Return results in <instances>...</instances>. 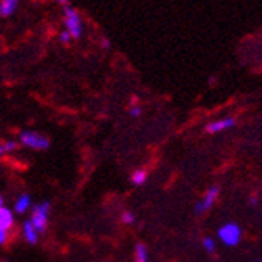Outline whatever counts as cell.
Here are the masks:
<instances>
[{"label":"cell","mask_w":262,"mask_h":262,"mask_svg":"<svg viewBox=\"0 0 262 262\" xmlns=\"http://www.w3.org/2000/svg\"><path fill=\"white\" fill-rule=\"evenodd\" d=\"M217 195H219V187L217 186H211L208 190H206V193H205V196L200 200V202H196L195 203V213L196 214H203V213H206L209 208H211L213 205H214V202H216V199H217Z\"/></svg>","instance_id":"obj_5"},{"label":"cell","mask_w":262,"mask_h":262,"mask_svg":"<svg viewBox=\"0 0 262 262\" xmlns=\"http://www.w3.org/2000/svg\"><path fill=\"white\" fill-rule=\"evenodd\" d=\"M13 227H15V213H13V209L7 206L0 208V229L10 232Z\"/></svg>","instance_id":"obj_6"},{"label":"cell","mask_w":262,"mask_h":262,"mask_svg":"<svg viewBox=\"0 0 262 262\" xmlns=\"http://www.w3.org/2000/svg\"><path fill=\"white\" fill-rule=\"evenodd\" d=\"M62 13H64V26H66L64 31L72 37V40H78L83 35V19L80 11L75 7L66 4L62 7Z\"/></svg>","instance_id":"obj_1"},{"label":"cell","mask_w":262,"mask_h":262,"mask_svg":"<svg viewBox=\"0 0 262 262\" xmlns=\"http://www.w3.org/2000/svg\"><path fill=\"white\" fill-rule=\"evenodd\" d=\"M235 125V120L232 117H226V119H219V120H214L211 123L206 125V131L208 133H219V131H224V129H229Z\"/></svg>","instance_id":"obj_7"},{"label":"cell","mask_w":262,"mask_h":262,"mask_svg":"<svg viewBox=\"0 0 262 262\" xmlns=\"http://www.w3.org/2000/svg\"><path fill=\"white\" fill-rule=\"evenodd\" d=\"M50 211H51V203L50 202H40L31 209V224L35 227L38 233H43L48 227L50 221Z\"/></svg>","instance_id":"obj_3"},{"label":"cell","mask_w":262,"mask_h":262,"mask_svg":"<svg viewBox=\"0 0 262 262\" xmlns=\"http://www.w3.org/2000/svg\"><path fill=\"white\" fill-rule=\"evenodd\" d=\"M250 203H253V205H256V203H257V199H256V196H253V199H250Z\"/></svg>","instance_id":"obj_21"},{"label":"cell","mask_w":262,"mask_h":262,"mask_svg":"<svg viewBox=\"0 0 262 262\" xmlns=\"http://www.w3.org/2000/svg\"><path fill=\"white\" fill-rule=\"evenodd\" d=\"M147 178H149V174H147V171H146V169H144V168H138V169H135V171L131 173V176H129L131 182H133L135 186H142V184H146Z\"/></svg>","instance_id":"obj_11"},{"label":"cell","mask_w":262,"mask_h":262,"mask_svg":"<svg viewBox=\"0 0 262 262\" xmlns=\"http://www.w3.org/2000/svg\"><path fill=\"white\" fill-rule=\"evenodd\" d=\"M217 235H219V240L224 245L235 246L242 238V229L240 226L235 224V222H227V224H224L217 230Z\"/></svg>","instance_id":"obj_4"},{"label":"cell","mask_w":262,"mask_h":262,"mask_svg":"<svg viewBox=\"0 0 262 262\" xmlns=\"http://www.w3.org/2000/svg\"><path fill=\"white\" fill-rule=\"evenodd\" d=\"M101 47H102L104 50H109V48H111V40H109L107 37H102V38H101Z\"/></svg>","instance_id":"obj_19"},{"label":"cell","mask_w":262,"mask_h":262,"mask_svg":"<svg viewBox=\"0 0 262 262\" xmlns=\"http://www.w3.org/2000/svg\"><path fill=\"white\" fill-rule=\"evenodd\" d=\"M2 146H4V150H5V154H11V152H15L16 149H18V141H5V142H2Z\"/></svg>","instance_id":"obj_14"},{"label":"cell","mask_w":262,"mask_h":262,"mask_svg":"<svg viewBox=\"0 0 262 262\" xmlns=\"http://www.w3.org/2000/svg\"><path fill=\"white\" fill-rule=\"evenodd\" d=\"M256 262H262V259H257V260H256Z\"/></svg>","instance_id":"obj_23"},{"label":"cell","mask_w":262,"mask_h":262,"mask_svg":"<svg viewBox=\"0 0 262 262\" xmlns=\"http://www.w3.org/2000/svg\"><path fill=\"white\" fill-rule=\"evenodd\" d=\"M135 262H149V251L146 245L138 243L135 246Z\"/></svg>","instance_id":"obj_12"},{"label":"cell","mask_w":262,"mask_h":262,"mask_svg":"<svg viewBox=\"0 0 262 262\" xmlns=\"http://www.w3.org/2000/svg\"><path fill=\"white\" fill-rule=\"evenodd\" d=\"M141 114H142V107L138 106V104H131V106H129V115L135 117V119H138Z\"/></svg>","instance_id":"obj_16"},{"label":"cell","mask_w":262,"mask_h":262,"mask_svg":"<svg viewBox=\"0 0 262 262\" xmlns=\"http://www.w3.org/2000/svg\"><path fill=\"white\" fill-rule=\"evenodd\" d=\"M8 240H10V232H5V230L0 229V246L5 245Z\"/></svg>","instance_id":"obj_18"},{"label":"cell","mask_w":262,"mask_h":262,"mask_svg":"<svg viewBox=\"0 0 262 262\" xmlns=\"http://www.w3.org/2000/svg\"><path fill=\"white\" fill-rule=\"evenodd\" d=\"M58 38H59V42H61V43H64V45H69V43L72 42V37H71L68 32H66V31H61Z\"/></svg>","instance_id":"obj_17"},{"label":"cell","mask_w":262,"mask_h":262,"mask_svg":"<svg viewBox=\"0 0 262 262\" xmlns=\"http://www.w3.org/2000/svg\"><path fill=\"white\" fill-rule=\"evenodd\" d=\"M203 248L206 250V253H214V250H216V242H214V238L206 237L203 240Z\"/></svg>","instance_id":"obj_15"},{"label":"cell","mask_w":262,"mask_h":262,"mask_svg":"<svg viewBox=\"0 0 262 262\" xmlns=\"http://www.w3.org/2000/svg\"><path fill=\"white\" fill-rule=\"evenodd\" d=\"M120 221L123 222V224H135V222H136V216H135V213H131L129 209H126V211H123L120 214Z\"/></svg>","instance_id":"obj_13"},{"label":"cell","mask_w":262,"mask_h":262,"mask_svg":"<svg viewBox=\"0 0 262 262\" xmlns=\"http://www.w3.org/2000/svg\"><path fill=\"white\" fill-rule=\"evenodd\" d=\"M18 0H2L0 2V16L2 18H10L15 15L18 10Z\"/></svg>","instance_id":"obj_10"},{"label":"cell","mask_w":262,"mask_h":262,"mask_svg":"<svg viewBox=\"0 0 262 262\" xmlns=\"http://www.w3.org/2000/svg\"><path fill=\"white\" fill-rule=\"evenodd\" d=\"M32 209V200H31V195L29 193H21L16 202H15V209H13V213L16 214H26L28 211Z\"/></svg>","instance_id":"obj_8"},{"label":"cell","mask_w":262,"mask_h":262,"mask_svg":"<svg viewBox=\"0 0 262 262\" xmlns=\"http://www.w3.org/2000/svg\"><path fill=\"white\" fill-rule=\"evenodd\" d=\"M18 144L32 150H47L50 147V139L45 135L37 133V131L24 129L18 136Z\"/></svg>","instance_id":"obj_2"},{"label":"cell","mask_w":262,"mask_h":262,"mask_svg":"<svg viewBox=\"0 0 262 262\" xmlns=\"http://www.w3.org/2000/svg\"><path fill=\"white\" fill-rule=\"evenodd\" d=\"M23 237L29 245H37L38 238H40V233L35 230V227L31 224V221H26L23 224Z\"/></svg>","instance_id":"obj_9"},{"label":"cell","mask_w":262,"mask_h":262,"mask_svg":"<svg viewBox=\"0 0 262 262\" xmlns=\"http://www.w3.org/2000/svg\"><path fill=\"white\" fill-rule=\"evenodd\" d=\"M5 205H4V196L2 195H0V208H4Z\"/></svg>","instance_id":"obj_22"},{"label":"cell","mask_w":262,"mask_h":262,"mask_svg":"<svg viewBox=\"0 0 262 262\" xmlns=\"http://www.w3.org/2000/svg\"><path fill=\"white\" fill-rule=\"evenodd\" d=\"M2 155H5V150H4V146L0 144V159H2Z\"/></svg>","instance_id":"obj_20"}]
</instances>
